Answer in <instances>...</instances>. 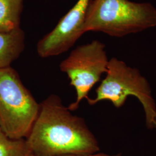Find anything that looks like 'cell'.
Here are the masks:
<instances>
[{"label":"cell","mask_w":156,"mask_h":156,"mask_svg":"<svg viewBox=\"0 0 156 156\" xmlns=\"http://www.w3.org/2000/svg\"><path fill=\"white\" fill-rule=\"evenodd\" d=\"M106 76L96 90L95 98H87L90 105L100 101H111L116 108L125 104L128 96H134L142 104L146 126L149 130L156 129V103L151 85L140 70L122 60L112 57L108 64Z\"/></svg>","instance_id":"3"},{"label":"cell","mask_w":156,"mask_h":156,"mask_svg":"<svg viewBox=\"0 0 156 156\" xmlns=\"http://www.w3.org/2000/svg\"><path fill=\"white\" fill-rule=\"evenodd\" d=\"M122 156V153H117L116 154H107L105 153L98 152L97 153L92 154H88V155H69V156Z\"/></svg>","instance_id":"10"},{"label":"cell","mask_w":156,"mask_h":156,"mask_svg":"<svg viewBox=\"0 0 156 156\" xmlns=\"http://www.w3.org/2000/svg\"><path fill=\"white\" fill-rule=\"evenodd\" d=\"M39 107L15 69L11 66L0 68V129L7 136L26 139Z\"/></svg>","instance_id":"4"},{"label":"cell","mask_w":156,"mask_h":156,"mask_svg":"<svg viewBox=\"0 0 156 156\" xmlns=\"http://www.w3.org/2000/svg\"><path fill=\"white\" fill-rule=\"evenodd\" d=\"M109 60L105 45L94 40L76 47L62 61L60 69L68 75L76 93V101L68 106L69 110L78 109L81 101L89 98L90 91L106 73Z\"/></svg>","instance_id":"5"},{"label":"cell","mask_w":156,"mask_h":156,"mask_svg":"<svg viewBox=\"0 0 156 156\" xmlns=\"http://www.w3.org/2000/svg\"><path fill=\"white\" fill-rule=\"evenodd\" d=\"M24 0H0V32L9 33L20 28Z\"/></svg>","instance_id":"8"},{"label":"cell","mask_w":156,"mask_h":156,"mask_svg":"<svg viewBox=\"0 0 156 156\" xmlns=\"http://www.w3.org/2000/svg\"><path fill=\"white\" fill-rule=\"evenodd\" d=\"M25 33L21 28L9 33L0 32V68L10 67L25 48Z\"/></svg>","instance_id":"7"},{"label":"cell","mask_w":156,"mask_h":156,"mask_svg":"<svg viewBox=\"0 0 156 156\" xmlns=\"http://www.w3.org/2000/svg\"><path fill=\"white\" fill-rule=\"evenodd\" d=\"M156 27V8L149 2L91 0L83 32H101L116 38Z\"/></svg>","instance_id":"2"},{"label":"cell","mask_w":156,"mask_h":156,"mask_svg":"<svg viewBox=\"0 0 156 156\" xmlns=\"http://www.w3.org/2000/svg\"><path fill=\"white\" fill-rule=\"evenodd\" d=\"M26 140L34 156L88 155L100 151L85 120L73 115L55 94L40 104Z\"/></svg>","instance_id":"1"},{"label":"cell","mask_w":156,"mask_h":156,"mask_svg":"<svg viewBox=\"0 0 156 156\" xmlns=\"http://www.w3.org/2000/svg\"><path fill=\"white\" fill-rule=\"evenodd\" d=\"M91 0H78L56 27L39 40L37 51L39 57L58 56L73 47L83 34V26Z\"/></svg>","instance_id":"6"},{"label":"cell","mask_w":156,"mask_h":156,"mask_svg":"<svg viewBox=\"0 0 156 156\" xmlns=\"http://www.w3.org/2000/svg\"><path fill=\"white\" fill-rule=\"evenodd\" d=\"M0 156L34 155L26 139H11L0 129Z\"/></svg>","instance_id":"9"}]
</instances>
